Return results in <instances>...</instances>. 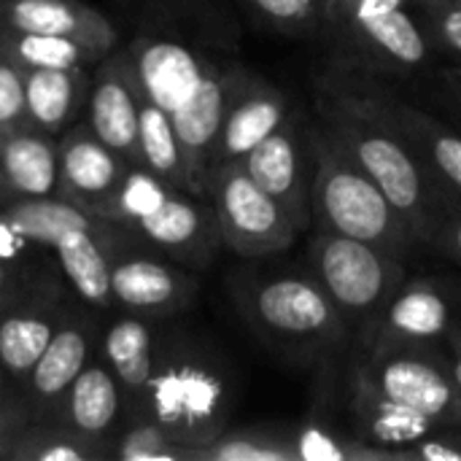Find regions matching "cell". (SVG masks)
Masks as SVG:
<instances>
[{"instance_id":"6da1fadb","label":"cell","mask_w":461,"mask_h":461,"mask_svg":"<svg viewBox=\"0 0 461 461\" xmlns=\"http://www.w3.org/2000/svg\"><path fill=\"white\" fill-rule=\"evenodd\" d=\"M316 108L319 124L384 189L424 246L438 219L456 203L443 194L411 143L381 111L365 76L327 70L316 81Z\"/></svg>"},{"instance_id":"7a4b0ae2","label":"cell","mask_w":461,"mask_h":461,"mask_svg":"<svg viewBox=\"0 0 461 461\" xmlns=\"http://www.w3.org/2000/svg\"><path fill=\"white\" fill-rule=\"evenodd\" d=\"M127 54L140 89L173 122L192 178L205 197L213 149L240 68L221 65L208 54L162 35H138Z\"/></svg>"},{"instance_id":"3957f363","label":"cell","mask_w":461,"mask_h":461,"mask_svg":"<svg viewBox=\"0 0 461 461\" xmlns=\"http://www.w3.org/2000/svg\"><path fill=\"white\" fill-rule=\"evenodd\" d=\"M230 292L249 327L294 362H327L351 335L311 270H240L230 278Z\"/></svg>"},{"instance_id":"277c9868","label":"cell","mask_w":461,"mask_h":461,"mask_svg":"<svg viewBox=\"0 0 461 461\" xmlns=\"http://www.w3.org/2000/svg\"><path fill=\"white\" fill-rule=\"evenodd\" d=\"M319 35L332 70L378 81L419 76L438 54L411 0H324Z\"/></svg>"},{"instance_id":"5b68a950","label":"cell","mask_w":461,"mask_h":461,"mask_svg":"<svg viewBox=\"0 0 461 461\" xmlns=\"http://www.w3.org/2000/svg\"><path fill=\"white\" fill-rule=\"evenodd\" d=\"M311 211L316 230L357 238L408 259L419 246L405 216L384 189L321 127H311Z\"/></svg>"},{"instance_id":"8992f818","label":"cell","mask_w":461,"mask_h":461,"mask_svg":"<svg viewBox=\"0 0 461 461\" xmlns=\"http://www.w3.org/2000/svg\"><path fill=\"white\" fill-rule=\"evenodd\" d=\"M232 413V389L224 367L189 338H162L154 375L143 392L138 411L157 421L173 440L200 448L216 440Z\"/></svg>"},{"instance_id":"52a82bcc","label":"cell","mask_w":461,"mask_h":461,"mask_svg":"<svg viewBox=\"0 0 461 461\" xmlns=\"http://www.w3.org/2000/svg\"><path fill=\"white\" fill-rule=\"evenodd\" d=\"M97 213L189 267H208L221 246L211 203L165 184L143 167H130Z\"/></svg>"},{"instance_id":"ba28073f","label":"cell","mask_w":461,"mask_h":461,"mask_svg":"<svg viewBox=\"0 0 461 461\" xmlns=\"http://www.w3.org/2000/svg\"><path fill=\"white\" fill-rule=\"evenodd\" d=\"M351 365L386 397L438 427L461 424V392L446 367L440 343L357 338Z\"/></svg>"},{"instance_id":"9c48e42d","label":"cell","mask_w":461,"mask_h":461,"mask_svg":"<svg viewBox=\"0 0 461 461\" xmlns=\"http://www.w3.org/2000/svg\"><path fill=\"white\" fill-rule=\"evenodd\" d=\"M308 270L348 321L351 332L370 324L392 292L405 281L402 257L324 230H316L311 238Z\"/></svg>"},{"instance_id":"30bf717a","label":"cell","mask_w":461,"mask_h":461,"mask_svg":"<svg viewBox=\"0 0 461 461\" xmlns=\"http://www.w3.org/2000/svg\"><path fill=\"white\" fill-rule=\"evenodd\" d=\"M205 200L211 203L221 246L246 259H262L286 251L300 230L284 208L246 173L240 162L216 167L208 176Z\"/></svg>"},{"instance_id":"8fae6325","label":"cell","mask_w":461,"mask_h":461,"mask_svg":"<svg viewBox=\"0 0 461 461\" xmlns=\"http://www.w3.org/2000/svg\"><path fill=\"white\" fill-rule=\"evenodd\" d=\"M73 303L54 276H30L0 311V373L22 389Z\"/></svg>"},{"instance_id":"7c38bea8","label":"cell","mask_w":461,"mask_h":461,"mask_svg":"<svg viewBox=\"0 0 461 461\" xmlns=\"http://www.w3.org/2000/svg\"><path fill=\"white\" fill-rule=\"evenodd\" d=\"M461 332V289L443 278H405L370 324L357 330L367 340L446 343Z\"/></svg>"},{"instance_id":"4fadbf2b","label":"cell","mask_w":461,"mask_h":461,"mask_svg":"<svg viewBox=\"0 0 461 461\" xmlns=\"http://www.w3.org/2000/svg\"><path fill=\"white\" fill-rule=\"evenodd\" d=\"M240 165L284 208V213L300 232L313 224L311 124L300 113L292 111L289 119L276 132H270L257 149H251Z\"/></svg>"},{"instance_id":"5bb4252c","label":"cell","mask_w":461,"mask_h":461,"mask_svg":"<svg viewBox=\"0 0 461 461\" xmlns=\"http://www.w3.org/2000/svg\"><path fill=\"white\" fill-rule=\"evenodd\" d=\"M100 327L86 308L73 305L49 346L43 348L41 359L32 365L24 386V402L30 408L32 421H51L65 392L76 381V375L95 359L100 346Z\"/></svg>"},{"instance_id":"9a60e30c","label":"cell","mask_w":461,"mask_h":461,"mask_svg":"<svg viewBox=\"0 0 461 461\" xmlns=\"http://www.w3.org/2000/svg\"><path fill=\"white\" fill-rule=\"evenodd\" d=\"M138 95L140 84L127 51H108L89 76L86 124L124 162L140 167L138 146Z\"/></svg>"},{"instance_id":"2e32d148","label":"cell","mask_w":461,"mask_h":461,"mask_svg":"<svg viewBox=\"0 0 461 461\" xmlns=\"http://www.w3.org/2000/svg\"><path fill=\"white\" fill-rule=\"evenodd\" d=\"M197 297V281L157 257H146L138 251H130L124 246L111 265V300L113 308H122L124 313L143 316V319H159L184 313L192 300Z\"/></svg>"},{"instance_id":"e0dca14e","label":"cell","mask_w":461,"mask_h":461,"mask_svg":"<svg viewBox=\"0 0 461 461\" xmlns=\"http://www.w3.org/2000/svg\"><path fill=\"white\" fill-rule=\"evenodd\" d=\"M370 92L389 122L400 130V135L411 143L427 173L443 189V194L461 205V132L451 124L440 122L438 116L416 108L413 103L402 100L394 89H389L378 78H367Z\"/></svg>"},{"instance_id":"ac0fdd59","label":"cell","mask_w":461,"mask_h":461,"mask_svg":"<svg viewBox=\"0 0 461 461\" xmlns=\"http://www.w3.org/2000/svg\"><path fill=\"white\" fill-rule=\"evenodd\" d=\"M289 97L278 86L240 68L213 149L211 173L221 165L243 162L251 149H257L270 132H276L289 119Z\"/></svg>"},{"instance_id":"d6986e66","label":"cell","mask_w":461,"mask_h":461,"mask_svg":"<svg viewBox=\"0 0 461 461\" xmlns=\"http://www.w3.org/2000/svg\"><path fill=\"white\" fill-rule=\"evenodd\" d=\"M132 165L105 146L86 122L57 135V194L97 213Z\"/></svg>"},{"instance_id":"ffe728a7","label":"cell","mask_w":461,"mask_h":461,"mask_svg":"<svg viewBox=\"0 0 461 461\" xmlns=\"http://www.w3.org/2000/svg\"><path fill=\"white\" fill-rule=\"evenodd\" d=\"M343 408L348 429L359 440L381 448H408L440 429L432 419L394 402L375 389L351 362L343 373Z\"/></svg>"},{"instance_id":"44dd1931","label":"cell","mask_w":461,"mask_h":461,"mask_svg":"<svg viewBox=\"0 0 461 461\" xmlns=\"http://www.w3.org/2000/svg\"><path fill=\"white\" fill-rule=\"evenodd\" d=\"M0 27L70 38L100 57L119 41L113 22L84 0H0Z\"/></svg>"},{"instance_id":"7402d4cb","label":"cell","mask_w":461,"mask_h":461,"mask_svg":"<svg viewBox=\"0 0 461 461\" xmlns=\"http://www.w3.org/2000/svg\"><path fill=\"white\" fill-rule=\"evenodd\" d=\"M124 416L127 408L119 381L113 378L111 367L100 359V354H95V359L76 375V381L65 392L51 421H59L89 438L113 443Z\"/></svg>"},{"instance_id":"603a6c76","label":"cell","mask_w":461,"mask_h":461,"mask_svg":"<svg viewBox=\"0 0 461 461\" xmlns=\"http://www.w3.org/2000/svg\"><path fill=\"white\" fill-rule=\"evenodd\" d=\"M159 351V335L143 316L124 313L100 335L97 354L111 367L113 378L119 381L127 413L138 411L143 392L154 375Z\"/></svg>"},{"instance_id":"cb8c5ba5","label":"cell","mask_w":461,"mask_h":461,"mask_svg":"<svg viewBox=\"0 0 461 461\" xmlns=\"http://www.w3.org/2000/svg\"><path fill=\"white\" fill-rule=\"evenodd\" d=\"M0 178L11 200L57 194V135L32 124L0 132Z\"/></svg>"},{"instance_id":"d4e9b609","label":"cell","mask_w":461,"mask_h":461,"mask_svg":"<svg viewBox=\"0 0 461 461\" xmlns=\"http://www.w3.org/2000/svg\"><path fill=\"white\" fill-rule=\"evenodd\" d=\"M86 68H24L27 122L49 135L73 124L89 95Z\"/></svg>"},{"instance_id":"484cf974","label":"cell","mask_w":461,"mask_h":461,"mask_svg":"<svg viewBox=\"0 0 461 461\" xmlns=\"http://www.w3.org/2000/svg\"><path fill=\"white\" fill-rule=\"evenodd\" d=\"M138 146H140V167L143 170L154 173L157 178H162L165 184H170L176 189L203 197L192 178V170H189L184 146L173 130V122L143 89L138 95Z\"/></svg>"},{"instance_id":"4316f807","label":"cell","mask_w":461,"mask_h":461,"mask_svg":"<svg viewBox=\"0 0 461 461\" xmlns=\"http://www.w3.org/2000/svg\"><path fill=\"white\" fill-rule=\"evenodd\" d=\"M111 459V443L76 432L59 421H30L5 461H105Z\"/></svg>"},{"instance_id":"83f0119b","label":"cell","mask_w":461,"mask_h":461,"mask_svg":"<svg viewBox=\"0 0 461 461\" xmlns=\"http://www.w3.org/2000/svg\"><path fill=\"white\" fill-rule=\"evenodd\" d=\"M192 461H297L294 429H281V427L224 429L216 440L192 448Z\"/></svg>"},{"instance_id":"f1b7e54d","label":"cell","mask_w":461,"mask_h":461,"mask_svg":"<svg viewBox=\"0 0 461 461\" xmlns=\"http://www.w3.org/2000/svg\"><path fill=\"white\" fill-rule=\"evenodd\" d=\"M0 43L22 68H89L103 57L70 38L0 27Z\"/></svg>"},{"instance_id":"f546056e","label":"cell","mask_w":461,"mask_h":461,"mask_svg":"<svg viewBox=\"0 0 461 461\" xmlns=\"http://www.w3.org/2000/svg\"><path fill=\"white\" fill-rule=\"evenodd\" d=\"M111 459L119 461H192V448L173 440L157 421L146 416H124L113 443Z\"/></svg>"},{"instance_id":"4dcf8cb0","label":"cell","mask_w":461,"mask_h":461,"mask_svg":"<svg viewBox=\"0 0 461 461\" xmlns=\"http://www.w3.org/2000/svg\"><path fill=\"white\" fill-rule=\"evenodd\" d=\"M251 11L278 32L319 35L324 0H246Z\"/></svg>"},{"instance_id":"1f68e13d","label":"cell","mask_w":461,"mask_h":461,"mask_svg":"<svg viewBox=\"0 0 461 461\" xmlns=\"http://www.w3.org/2000/svg\"><path fill=\"white\" fill-rule=\"evenodd\" d=\"M416 11L435 51L461 59V0H429Z\"/></svg>"},{"instance_id":"d6a6232c","label":"cell","mask_w":461,"mask_h":461,"mask_svg":"<svg viewBox=\"0 0 461 461\" xmlns=\"http://www.w3.org/2000/svg\"><path fill=\"white\" fill-rule=\"evenodd\" d=\"M30 124L24 105V68L0 43V132Z\"/></svg>"},{"instance_id":"836d02e7","label":"cell","mask_w":461,"mask_h":461,"mask_svg":"<svg viewBox=\"0 0 461 461\" xmlns=\"http://www.w3.org/2000/svg\"><path fill=\"white\" fill-rule=\"evenodd\" d=\"M30 421L32 416L24 402V394L16 386L3 384L0 386V461H5L8 448L14 446V440Z\"/></svg>"},{"instance_id":"e575fe53","label":"cell","mask_w":461,"mask_h":461,"mask_svg":"<svg viewBox=\"0 0 461 461\" xmlns=\"http://www.w3.org/2000/svg\"><path fill=\"white\" fill-rule=\"evenodd\" d=\"M424 246L427 249H435V251H440L446 257H451L454 262L461 265V205L448 208L438 219V224L432 227V232H429V238H427Z\"/></svg>"},{"instance_id":"d590c367","label":"cell","mask_w":461,"mask_h":461,"mask_svg":"<svg viewBox=\"0 0 461 461\" xmlns=\"http://www.w3.org/2000/svg\"><path fill=\"white\" fill-rule=\"evenodd\" d=\"M30 276L16 265V259H5L0 257V311L14 300V294L24 286Z\"/></svg>"},{"instance_id":"8d00e7d4","label":"cell","mask_w":461,"mask_h":461,"mask_svg":"<svg viewBox=\"0 0 461 461\" xmlns=\"http://www.w3.org/2000/svg\"><path fill=\"white\" fill-rule=\"evenodd\" d=\"M440 348H443L446 367H448V373H451L454 384L459 386V392H461V332L451 335L446 343H440Z\"/></svg>"},{"instance_id":"74e56055","label":"cell","mask_w":461,"mask_h":461,"mask_svg":"<svg viewBox=\"0 0 461 461\" xmlns=\"http://www.w3.org/2000/svg\"><path fill=\"white\" fill-rule=\"evenodd\" d=\"M451 95H454L456 111L461 113V76H454V78H451Z\"/></svg>"},{"instance_id":"f35d334b","label":"cell","mask_w":461,"mask_h":461,"mask_svg":"<svg viewBox=\"0 0 461 461\" xmlns=\"http://www.w3.org/2000/svg\"><path fill=\"white\" fill-rule=\"evenodd\" d=\"M11 200V194H8V189H5V184H3V178H0V205H5Z\"/></svg>"},{"instance_id":"ab89813d","label":"cell","mask_w":461,"mask_h":461,"mask_svg":"<svg viewBox=\"0 0 461 461\" xmlns=\"http://www.w3.org/2000/svg\"><path fill=\"white\" fill-rule=\"evenodd\" d=\"M413 5H419V3H429V0H411Z\"/></svg>"},{"instance_id":"60d3db41","label":"cell","mask_w":461,"mask_h":461,"mask_svg":"<svg viewBox=\"0 0 461 461\" xmlns=\"http://www.w3.org/2000/svg\"><path fill=\"white\" fill-rule=\"evenodd\" d=\"M3 384H8V381H5V378H3V373H0V386H3Z\"/></svg>"}]
</instances>
